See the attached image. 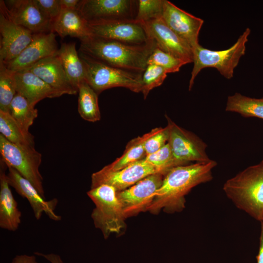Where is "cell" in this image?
Here are the masks:
<instances>
[{"label": "cell", "instance_id": "38", "mask_svg": "<svg viewBox=\"0 0 263 263\" xmlns=\"http://www.w3.org/2000/svg\"><path fill=\"white\" fill-rule=\"evenodd\" d=\"M61 9L77 10L81 0H59Z\"/></svg>", "mask_w": 263, "mask_h": 263}, {"label": "cell", "instance_id": "32", "mask_svg": "<svg viewBox=\"0 0 263 263\" xmlns=\"http://www.w3.org/2000/svg\"><path fill=\"white\" fill-rule=\"evenodd\" d=\"M149 64L160 66L168 74L179 72L180 68L187 64L156 46L148 59L147 65Z\"/></svg>", "mask_w": 263, "mask_h": 263}, {"label": "cell", "instance_id": "24", "mask_svg": "<svg viewBox=\"0 0 263 263\" xmlns=\"http://www.w3.org/2000/svg\"><path fill=\"white\" fill-rule=\"evenodd\" d=\"M160 129L155 128L142 136L131 140L127 144L123 154L105 167L109 170H117L144 159L146 157L145 145L147 140Z\"/></svg>", "mask_w": 263, "mask_h": 263}, {"label": "cell", "instance_id": "16", "mask_svg": "<svg viewBox=\"0 0 263 263\" xmlns=\"http://www.w3.org/2000/svg\"><path fill=\"white\" fill-rule=\"evenodd\" d=\"M58 50L54 32L34 34L31 42L17 57L3 63L8 69L17 72L28 69L42 59L56 55Z\"/></svg>", "mask_w": 263, "mask_h": 263}, {"label": "cell", "instance_id": "11", "mask_svg": "<svg viewBox=\"0 0 263 263\" xmlns=\"http://www.w3.org/2000/svg\"><path fill=\"white\" fill-rule=\"evenodd\" d=\"M169 131L168 143L174 159L181 165L209 161L206 144L198 136L173 122L166 116Z\"/></svg>", "mask_w": 263, "mask_h": 263}, {"label": "cell", "instance_id": "1", "mask_svg": "<svg viewBox=\"0 0 263 263\" xmlns=\"http://www.w3.org/2000/svg\"><path fill=\"white\" fill-rule=\"evenodd\" d=\"M216 165L215 161L210 160L169 169L148 211L153 214H158L161 210L169 213L182 211L185 207V196L194 187L210 181L212 169Z\"/></svg>", "mask_w": 263, "mask_h": 263}, {"label": "cell", "instance_id": "4", "mask_svg": "<svg viewBox=\"0 0 263 263\" xmlns=\"http://www.w3.org/2000/svg\"><path fill=\"white\" fill-rule=\"evenodd\" d=\"M250 32V29L247 28L232 46L224 50H211L200 44L194 48L193 67L189 82V90L192 89L197 75L206 68H215L225 78H231L240 59L245 54L246 44Z\"/></svg>", "mask_w": 263, "mask_h": 263}, {"label": "cell", "instance_id": "29", "mask_svg": "<svg viewBox=\"0 0 263 263\" xmlns=\"http://www.w3.org/2000/svg\"><path fill=\"white\" fill-rule=\"evenodd\" d=\"M14 72L0 61V110L9 112L11 103L17 94Z\"/></svg>", "mask_w": 263, "mask_h": 263}, {"label": "cell", "instance_id": "18", "mask_svg": "<svg viewBox=\"0 0 263 263\" xmlns=\"http://www.w3.org/2000/svg\"><path fill=\"white\" fill-rule=\"evenodd\" d=\"M4 2L10 17L16 24L33 34L52 31L53 23L34 0H9Z\"/></svg>", "mask_w": 263, "mask_h": 263}, {"label": "cell", "instance_id": "27", "mask_svg": "<svg viewBox=\"0 0 263 263\" xmlns=\"http://www.w3.org/2000/svg\"><path fill=\"white\" fill-rule=\"evenodd\" d=\"M0 132L11 143L34 146V137L24 131L12 117L9 112L0 110Z\"/></svg>", "mask_w": 263, "mask_h": 263}, {"label": "cell", "instance_id": "14", "mask_svg": "<svg viewBox=\"0 0 263 263\" xmlns=\"http://www.w3.org/2000/svg\"><path fill=\"white\" fill-rule=\"evenodd\" d=\"M92 36L136 46L144 45L150 38L141 23L133 20L88 24Z\"/></svg>", "mask_w": 263, "mask_h": 263}, {"label": "cell", "instance_id": "13", "mask_svg": "<svg viewBox=\"0 0 263 263\" xmlns=\"http://www.w3.org/2000/svg\"><path fill=\"white\" fill-rule=\"evenodd\" d=\"M149 38L153 40L161 50L179 58L186 64L193 62L191 47L176 35L162 18L141 23Z\"/></svg>", "mask_w": 263, "mask_h": 263}, {"label": "cell", "instance_id": "20", "mask_svg": "<svg viewBox=\"0 0 263 263\" xmlns=\"http://www.w3.org/2000/svg\"><path fill=\"white\" fill-rule=\"evenodd\" d=\"M15 78L17 93L34 106L44 98L62 95L28 70L15 72Z\"/></svg>", "mask_w": 263, "mask_h": 263}, {"label": "cell", "instance_id": "33", "mask_svg": "<svg viewBox=\"0 0 263 263\" xmlns=\"http://www.w3.org/2000/svg\"><path fill=\"white\" fill-rule=\"evenodd\" d=\"M144 159L150 165L167 172L172 168L181 165L174 159L168 142L161 149L146 156Z\"/></svg>", "mask_w": 263, "mask_h": 263}, {"label": "cell", "instance_id": "31", "mask_svg": "<svg viewBox=\"0 0 263 263\" xmlns=\"http://www.w3.org/2000/svg\"><path fill=\"white\" fill-rule=\"evenodd\" d=\"M164 0H137V9L134 20L143 23L162 18Z\"/></svg>", "mask_w": 263, "mask_h": 263}, {"label": "cell", "instance_id": "39", "mask_svg": "<svg viewBox=\"0 0 263 263\" xmlns=\"http://www.w3.org/2000/svg\"><path fill=\"white\" fill-rule=\"evenodd\" d=\"M261 230L260 238V246L258 254L257 256V263H263V220L260 221Z\"/></svg>", "mask_w": 263, "mask_h": 263}, {"label": "cell", "instance_id": "37", "mask_svg": "<svg viewBox=\"0 0 263 263\" xmlns=\"http://www.w3.org/2000/svg\"><path fill=\"white\" fill-rule=\"evenodd\" d=\"M34 254L44 258L50 263H64L60 256L56 254H44L41 252H36L34 253Z\"/></svg>", "mask_w": 263, "mask_h": 263}, {"label": "cell", "instance_id": "25", "mask_svg": "<svg viewBox=\"0 0 263 263\" xmlns=\"http://www.w3.org/2000/svg\"><path fill=\"white\" fill-rule=\"evenodd\" d=\"M78 111L84 120L95 122L100 120L98 106V94L86 80L80 84L78 89Z\"/></svg>", "mask_w": 263, "mask_h": 263}, {"label": "cell", "instance_id": "35", "mask_svg": "<svg viewBox=\"0 0 263 263\" xmlns=\"http://www.w3.org/2000/svg\"><path fill=\"white\" fill-rule=\"evenodd\" d=\"M34 1L40 10L53 23L59 16L61 10L59 0H34Z\"/></svg>", "mask_w": 263, "mask_h": 263}, {"label": "cell", "instance_id": "6", "mask_svg": "<svg viewBox=\"0 0 263 263\" xmlns=\"http://www.w3.org/2000/svg\"><path fill=\"white\" fill-rule=\"evenodd\" d=\"M79 55L84 67L85 80L98 94L114 87H124L135 93L141 92L142 74L106 65L79 52Z\"/></svg>", "mask_w": 263, "mask_h": 263}, {"label": "cell", "instance_id": "17", "mask_svg": "<svg viewBox=\"0 0 263 263\" xmlns=\"http://www.w3.org/2000/svg\"><path fill=\"white\" fill-rule=\"evenodd\" d=\"M8 168L7 179L10 186L13 187L19 195L27 200L37 220L40 219L45 213L53 221L61 220V217L55 212L58 204L56 198L46 200L30 181L14 169Z\"/></svg>", "mask_w": 263, "mask_h": 263}, {"label": "cell", "instance_id": "34", "mask_svg": "<svg viewBox=\"0 0 263 263\" xmlns=\"http://www.w3.org/2000/svg\"><path fill=\"white\" fill-rule=\"evenodd\" d=\"M169 138V131L168 126L161 128L156 133L150 136L145 145L146 156L151 154L163 148L168 143Z\"/></svg>", "mask_w": 263, "mask_h": 263}, {"label": "cell", "instance_id": "21", "mask_svg": "<svg viewBox=\"0 0 263 263\" xmlns=\"http://www.w3.org/2000/svg\"><path fill=\"white\" fill-rule=\"evenodd\" d=\"M0 170V227L4 230L15 231L21 223V212L10 188L4 166Z\"/></svg>", "mask_w": 263, "mask_h": 263}, {"label": "cell", "instance_id": "12", "mask_svg": "<svg viewBox=\"0 0 263 263\" xmlns=\"http://www.w3.org/2000/svg\"><path fill=\"white\" fill-rule=\"evenodd\" d=\"M0 61L17 57L31 42L33 33L16 24L10 17L4 0H0Z\"/></svg>", "mask_w": 263, "mask_h": 263}, {"label": "cell", "instance_id": "15", "mask_svg": "<svg viewBox=\"0 0 263 263\" xmlns=\"http://www.w3.org/2000/svg\"><path fill=\"white\" fill-rule=\"evenodd\" d=\"M162 19L166 24L193 49L199 43V35L204 20L164 0Z\"/></svg>", "mask_w": 263, "mask_h": 263}, {"label": "cell", "instance_id": "19", "mask_svg": "<svg viewBox=\"0 0 263 263\" xmlns=\"http://www.w3.org/2000/svg\"><path fill=\"white\" fill-rule=\"evenodd\" d=\"M26 70L35 74L62 95L78 93L68 78L57 54L42 59Z\"/></svg>", "mask_w": 263, "mask_h": 263}, {"label": "cell", "instance_id": "36", "mask_svg": "<svg viewBox=\"0 0 263 263\" xmlns=\"http://www.w3.org/2000/svg\"><path fill=\"white\" fill-rule=\"evenodd\" d=\"M11 263H38L35 255H18L12 260Z\"/></svg>", "mask_w": 263, "mask_h": 263}, {"label": "cell", "instance_id": "30", "mask_svg": "<svg viewBox=\"0 0 263 263\" xmlns=\"http://www.w3.org/2000/svg\"><path fill=\"white\" fill-rule=\"evenodd\" d=\"M168 73L162 67L153 64L147 65L141 74V92L145 99L150 92L160 86L167 76Z\"/></svg>", "mask_w": 263, "mask_h": 263}, {"label": "cell", "instance_id": "7", "mask_svg": "<svg viewBox=\"0 0 263 263\" xmlns=\"http://www.w3.org/2000/svg\"><path fill=\"white\" fill-rule=\"evenodd\" d=\"M0 153L7 167L14 169L30 181L45 199L43 178L39 170L42 155L34 146L14 144L0 134Z\"/></svg>", "mask_w": 263, "mask_h": 263}, {"label": "cell", "instance_id": "22", "mask_svg": "<svg viewBox=\"0 0 263 263\" xmlns=\"http://www.w3.org/2000/svg\"><path fill=\"white\" fill-rule=\"evenodd\" d=\"M52 31L61 38L69 36L80 40L92 37L88 22L77 10L61 9L53 23Z\"/></svg>", "mask_w": 263, "mask_h": 263}, {"label": "cell", "instance_id": "28", "mask_svg": "<svg viewBox=\"0 0 263 263\" xmlns=\"http://www.w3.org/2000/svg\"><path fill=\"white\" fill-rule=\"evenodd\" d=\"M9 113L19 125L25 131L29 132L30 127L38 117V110L23 96L17 94L12 100Z\"/></svg>", "mask_w": 263, "mask_h": 263}, {"label": "cell", "instance_id": "5", "mask_svg": "<svg viewBox=\"0 0 263 263\" xmlns=\"http://www.w3.org/2000/svg\"><path fill=\"white\" fill-rule=\"evenodd\" d=\"M117 193L114 187L106 184L91 188L87 193L95 206L91 213L94 225L105 239L119 234L125 226L126 218Z\"/></svg>", "mask_w": 263, "mask_h": 263}, {"label": "cell", "instance_id": "3", "mask_svg": "<svg viewBox=\"0 0 263 263\" xmlns=\"http://www.w3.org/2000/svg\"><path fill=\"white\" fill-rule=\"evenodd\" d=\"M235 205L251 217L263 220V160L227 180L223 186Z\"/></svg>", "mask_w": 263, "mask_h": 263}, {"label": "cell", "instance_id": "9", "mask_svg": "<svg viewBox=\"0 0 263 263\" xmlns=\"http://www.w3.org/2000/svg\"><path fill=\"white\" fill-rule=\"evenodd\" d=\"M167 172L147 163L144 159L117 170L108 169L105 167L93 173L91 188L102 184L114 187L117 191L125 190L150 175Z\"/></svg>", "mask_w": 263, "mask_h": 263}, {"label": "cell", "instance_id": "10", "mask_svg": "<svg viewBox=\"0 0 263 263\" xmlns=\"http://www.w3.org/2000/svg\"><path fill=\"white\" fill-rule=\"evenodd\" d=\"M165 175L161 173L150 175L130 188L117 191L126 218L148 211Z\"/></svg>", "mask_w": 263, "mask_h": 263}, {"label": "cell", "instance_id": "26", "mask_svg": "<svg viewBox=\"0 0 263 263\" xmlns=\"http://www.w3.org/2000/svg\"><path fill=\"white\" fill-rule=\"evenodd\" d=\"M225 111L263 119V98H251L236 93L228 97Z\"/></svg>", "mask_w": 263, "mask_h": 263}, {"label": "cell", "instance_id": "23", "mask_svg": "<svg viewBox=\"0 0 263 263\" xmlns=\"http://www.w3.org/2000/svg\"><path fill=\"white\" fill-rule=\"evenodd\" d=\"M57 55L70 82L78 91L81 83L86 80L84 67L76 50L75 43H62Z\"/></svg>", "mask_w": 263, "mask_h": 263}, {"label": "cell", "instance_id": "2", "mask_svg": "<svg viewBox=\"0 0 263 263\" xmlns=\"http://www.w3.org/2000/svg\"><path fill=\"white\" fill-rule=\"evenodd\" d=\"M80 41L79 53L106 65L138 74L145 70L156 47L152 39L141 46L93 36Z\"/></svg>", "mask_w": 263, "mask_h": 263}, {"label": "cell", "instance_id": "8", "mask_svg": "<svg viewBox=\"0 0 263 263\" xmlns=\"http://www.w3.org/2000/svg\"><path fill=\"white\" fill-rule=\"evenodd\" d=\"M137 0H82L78 11L88 24L133 20Z\"/></svg>", "mask_w": 263, "mask_h": 263}]
</instances>
